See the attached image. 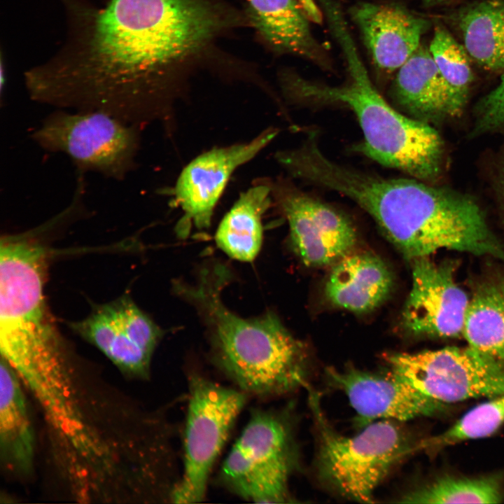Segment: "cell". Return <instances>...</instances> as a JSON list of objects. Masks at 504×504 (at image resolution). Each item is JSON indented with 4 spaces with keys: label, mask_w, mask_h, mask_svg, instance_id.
Here are the masks:
<instances>
[{
    "label": "cell",
    "mask_w": 504,
    "mask_h": 504,
    "mask_svg": "<svg viewBox=\"0 0 504 504\" xmlns=\"http://www.w3.org/2000/svg\"><path fill=\"white\" fill-rule=\"evenodd\" d=\"M74 12L68 49L26 73L30 98L139 127L158 113L167 71L200 50L220 24L204 0H109Z\"/></svg>",
    "instance_id": "cell-1"
},
{
    "label": "cell",
    "mask_w": 504,
    "mask_h": 504,
    "mask_svg": "<svg viewBox=\"0 0 504 504\" xmlns=\"http://www.w3.org/2000/svg\"><path fill=\"white\" fill-rule=\"evenodd\" d=\"M230 276L225 265L212 263L200 270L194 284L174 282V292L202 320L214 363L247 395L278 396L304 385L302 346L279 318L269 312L243 318L223 302L221 291Z\"/></svg>",
    "instance_id": "cell-2"
},
{
    "label": "cell",
    "mask_w": 504,
    "mask_h": 504,
    "mask_svg": "<svg viewBox=\"0 0 504 504\" xmlns=\"http://www.w3.org/2000/svg\"><path fill=\"white\" fill-rule=\"evenodd\" d=\"M332 33L345 57L349 80L329 86L294 77L286 90L294 100L312 104H342L357 118L363 141L356 150L388 167L420 181L439 184L445 174L448 153L435 127L392 107L378 92L358 55L341 10L328 14Z\"/></svg>",
    "instance_id": "cell-3"
},
{
    "label": "cell",
    "mask_w": 504,
    "mask_h": 504,
    "mask_svg": "<svg viewBox=\"0 0 504 504\" xmlns=\"http://www.w3.org/2000/svg\"><path fill=\"white\" fill-rule=\"evenodd\" d=\"M310 398L320 436V478L348 498L372 502L378 485L411 449L405 433L394 421L382 419L366 425L356 435H342L328 422L318 397Z\"/></svg>",
    "instance_id": "cell-4"
},
{
    "label": "cell",
    "mask_w": 504,
    "mask_h": 504,
    "mask_svg": "<svg viewBox=\"0 0 504 504\" xmlns=\"http://www.w3.org/2000/svg\"><path fill=\"white\" fill-rule=\"evenodd\" d=\"M290 426L280 414L253 412L222 463L219 481L258 503L290 502L288 480L295 465Z\"/></svg>",
    "instance_id": "cell-5"
},
{
    "label": "cell",
    "mask_w": 504,
    "mask_h": 504,
    "mask_svg": "<svg viewBox=\"0 0 504 504\" xmlns=\"http://www.w3.org/2000/svg\"><path fill=\"white\" fill-rule=\"evenodd\" d=\"M184 430L183 469L170 495L174 503L201 502L212 468L247 394L200 375H191Z\"/></svg>",
    "instance_id": "cell-6"
},
{
    "label": "cell",
    "mask_w": 504,
    "mask_h": 504,
    "mask_svg": "<svg viewBox=\"0 0 504 504\" xmlns=\"http://www.w3.org/2000/svg\"><path fill=\"white\" fill-rule=\"evenodd\" d=\"M139 129L101 111L59 109L31 136L43 149L67 155L78 170L123 180L134 168Z\"/></svg>",
    "instance_id": "cell-7"
},
{
    "label": "cell",
    "mask_w": 504,
    "mask_h": 504,
    "mask_svg": "<svg viewBox=\"0 0 504 504\" xmlns=\"http://www.w3.org/2000/svg\"><path fill=\"white\" fill-rule=\"evenodd\" d=\"M385 359L391 370L442 404L504 393V363L468 345L392 354Z\"/></svg>",
    "instance_id": "cell-8"
},
{
    "label": "cell",
    "mask_w": 504,
    "mask_h": 504,
    "mask_svg": "<svg viewBox=\"0 0 504 504\" xmlns=\"http://www.w3.org/2000/svg\"><path fill=\"white\" fill-rule=\"evenodd\" d=\"M69 326L119 369L137 377L148 375L162 336L160 327L128 295L96 306Z\"/></svg>",
    "instance_id": "cell-9"
},
{
    "label": "cell",
    "mask_w": 504,
    "mask_h": 504,
    "mask_svg": "<svg viewBox=\"0 0 504 504\" xmlns=\"http://www.w3.org/2000/svg\"><path fill=\"white\" fill-rule=\"evenodd\" d=\"M412 287L402 312L405 330L414 336H462L470 298L456 281L457 262L414 259Z\"/></svg>",
    "instance_id": "cell-10"
},
{
    "label": "cell",
    "mask_w": 504,
    "mask_h": 504,
    "mask_svg": "<svg viewBox=\"0 0 504 504\" xmlns=\"http://www.w3.org/2000/svg\"><path fill=\"white\" fill-rule=\"evenodd\" d=\"M288 220L292 246L309 267L333 265L357 241L351 221L331 205L285 183L272 188Z\"/></svg>",
    "instance_id": "cell-11"
},
{
    "label": "cell",
    "mask_w": 504,
    "mask_h": 504,
    "mask_svg": "<svg viewBox=\"0 0 504 504\" xmlns=\"http://www.w3.org/2000/svg\"><path fill=\"white\" fill-rule=\"evenodd\" d=\"M268 129L247 143L216 148L195 158L181 172L175 188L176 202L184 215L178 227L186 236L190 226L208 228L214 209L234 171L254 158L277 134Z\"/></svg>",
    "instance_id": "cell-12"
},
{
    "label": "cell",
    "mask_w": 504,
    "mask_h": 504,
    "mask_svg": "<svg viewBox=\"0 0 504 504\" xmlns=\"http://www.w3.org/2000/svg\"><path fill=\"white\" fill-rule=\"evenodd\" d=\"M327 374L331 384L346 394L364 426L377 419L407 421L430 416L443 408L442 403L391 369L386 372L329 369Z\"/></svg>",
    "instance_id": "cell-13"
},
{
    "label": "cell",
    "mask_w": 504,
    "mask_h": 504,
    "mask_svg": "<svg viewBox=\"0 0 504 504\" xmlns=\"http://www.w3.org/2000/svg\"><path fill=\"white\" fill-rule=\"evenodd\" d=\"M350 13L374 65L386 73L398 70L416 50L428 25L399 5L361 2Z\"/></svg>",
    "instance_id": "cell-14"
},
{
    "label": "cell",
    "mask_w": 504,
    "mask_h": 504,
    "mask_svg": "<svg viewBox=\"0 0 504 504\" xmlns=\"http://www.w3.org/2000/svg\"><path fill=\"white\" fill-rule=\"evenodd\" d=\"M393 286V274L381 258L351 252L332 265L325 294L338 307L365 313L384 302Z\"/></svg>",
    "instance_id": "cell-15"
},
{
    "label": "cell",
    "mask_w": 504,
    "mask_h": 504,
    "mask_svg": "<svg viewBox=\"0 0 504 504\" xmlns=\"http://www.w3.org/2000/svg\"><path fill=\"white\" fill-rule=\"evenodd\" d=\"M393 96L414 119L434 127L449 119L444 83L428 47L420 45L398 69Z\"/></svg>",
    "instance_id": "cell-16"
},
{
    "label": "cell",
    "mask_w": 504,
    "mask_h": 504,
    "mask_svg": "<svg viewBox=\"0 0 504 504\" xmlns=\"http://www.w3.org/2000/svg\"><path fill=\"white\" fill-rule=\"evenodd\" d=\"M251 21L275 48L326 64L309 18L297 0H247Z\"/></svg>",
    "instance_id": "cell-17"
},
{
    "label": "cell",
    "mask_w": 504,
    "mask_h": 504,
    "mask_svg": "<svg viewBox=\"0 0 504 504\" xmlns=\"http://www.w3.org/2000/svg\"><path fill=\"white\" fill-rule=\"evenodd\" d=\"M0 372L1 459L10 470L27 472L34 458L33 427L17 373L2 358Z\"/></svg>",
    "instance_id": "cell-18"
},
{
    "label": "cell",
    "mask_w": 504,
    "mask_h": 504,
    "mask_svg": "<svg viewBox=\"0 0 504 504\" xmlns=\"http://www.w3.org/2000/svg\"><path fill=\"white\" fill-rule=\"evenodd\" d=\"M462 336L479 353L504 363V274L484 276L475 286Z\"/></svg>",
    "instance_id": "cell-19"
},
{
    "label": "cell",
    "mask_w": 504,
    "mask_h": 504,
    "mask_svg": "<svg viewBox=\"0 0 504 504\" xmlns=\"http://www.w3.org/2000/svg\"><path fill=\"white\" fill-rule=\"evenodd\" d=\"M272 188L256 185L242 192L219 224L215 241L232 258L251 262L262 243V217L270 205Z\"/></svg>",
    "instance_id": "cell-20"
},
{
    "label": "cell",
    "mask_w": 504,
    "mask_h": 504,
    "mask_svg": "<svg viewBox=\"0 0 504 504\" xmlns=\"http://www.w3.org/2000/svg\"><path fill=\"white\" fill-rule=\"evenodd\" d=\"M457 23L469 57L487 71L504 73V1L474 3L461 10Z\"/></svg>",
    "instance_id": "cell-21"
},
{
    "label": "cell",
    "mask_w": 504,
    "mask_h": 504,
    "mask_svg": "<svg viewBox=\"0 0 504 504\" xmlns=\"http://www.w3.org/2000/svg\"><path fill=\"white\" fill-rule=\"evenodd\" d=\"M428 48L444 83L449 119L459 118L468 104L474 80L470 57L441 25L435 27Z\"/></svg>",
    "instance_id": "cell-22"
},
{
    "label": "cell",
    "mask_w": 504,
    "mask_h": 504,
    "mask_svg": "<svg viewBox=\"0 0 504 504\" xmlns=\"http://www.w3.org/2000/svg\"><path fill=\"white\" fill-rule=\"evenodd\" d=\"M503 498L498 480L493 477L436 479L401 498L407 503H498Z\"/></svg>",
    "instance_id": "cell-23"
},
{
    "label": "cell",
    "mask_w": 504,
    "mask_h": 504,
    "mask_svg": "<svg viewBox=\"0 0 504 504\" xmlns=\"http://www.w3.org/2000/svg\"><path fill=\"white\" fill-rule=\"evenodd\" d=\"M503 423L504 393L472 408L441 434L422 442L420 448H440L488 437Z\"/></svg>",
    "instance_id": "cell-24"
},
{
    "label": "cell",
    "mask_w": 504,
    "mask_h": 504,
    "mask_svg": "<svg viewBox=\"0 0 504 504\" xmlns=\"http://www.w3.org/2000/svg\"><path fill=\"white\" fill-rule=\"evenodd\" d=\"M472 115L470 139L504 134V73L498 85L476 103Z\"/></svg>",
    "instance_id": "cell-25"
},
{
    "label": "cell",
    "mask_w": 504,
    "mask_h": 504,
    "mask_svg": "<svg viewBox=\"0 0 504 504\" xmlns=\"http://www.w3.org/2000/svg\"><path fill=\"white\" fill-rule=\"evenodd\" d=\"M493 173L492 186L504 220V150L497 157Z\"/></svg>",
    "instance_id": "cell-26"
},
{
    "label": "cell",
    "mask_w": 504,
    "mask_h": 504,
    "mask_svg": "<svg viewBox=\"0 0 504 504\" xmlns=\"http://www.w3.org/2000/svg\"><path fill=\"white\" fill-rule=\"evenodd\" d=\"M309 20L321 24L323 15L315 0H297Z\"/></svg>",
    "instance_id": "cell-27"
},
{
    "label": "cell",
    "mask_w": 504,
    "mask_h": 504,
    "mask_svg": "<svg viewBox=\"0 0 504 504\" xmlns=\"http://www.w3.org/2000/svg\"><path fill=\"white\" fill-rule=\"evenodd\" d=\"M427 6H444L458 2L461 0H419Z\"/></svg>",
    "instance_id": "cell-28"
}]
</instances>
